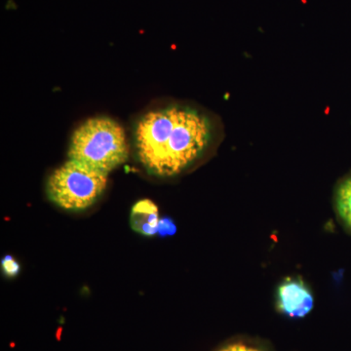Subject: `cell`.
I'll list each match as a JSON object with an SVG mask.
<instances>
[{"label": "cell", "mask_w": 351, "mask_h": 351, "mask_svg": "<svg viewBox=\"0 0 351 351\" xmlns=\"http://www.w3.org/2000/svg\"><path fill=\"white\" fill-rule=\"evenodd\" d=\"M215 133L213 122L204 113L171 106L147 113L138 120L136 152L147 172L173 177L189 169L206 154Z\"/></svg>", "instance_id": "1"}, {"label": "cell", "mask_w": 351, "mask_h": 351, "mask_svg": "<svg viewBox=\"0 0 351 351\" xmlns=\"http://www.w3.org/2000/svg\"><path fill=\"white\" fill-rule=\"evenodd\" d=\"M69 158L108 174L128 158L125 132L110 117L88 119L73 134Z\"/></svg>", "instance_id": "2"}, {"label": "cell", "mask_w": 351, "mask_h": 351, "mask_svg": "<svg viewBox=\"0 0 351 351\" xmlns=\"http://www.w3.org/2000/svg\"><path fill=\"white\" fill-rule=\"evenodd\" d=\"M107 182L108 174L69 159L50 176L46 193L62 209L84 211L103 195Z\"/></svg>", "instance_id": "3"}, {"label": "cell", "mask_w": 351, "mask_h": 351, "mask_svg": "<svg viewBox=\"0 0 351 351\" xmlns=\"http://www.w3.org/2000/svg\"><path fill=\"white\" fill-rule=\"evenodd\" d=\"M277 308L291 318H302L313 311L314 298L302 279L288 277L277 288Z\"/></svg>", "instance_id": "4"}, {"label": "cell", "mask_w": 351, "mask_h": 351, "mask_svg": "<svg viewBox=\"0 0 351 351\" xmlns=\"http://www.w3.org/2000/svg\"><path fill=\"white\" fill-rule=\"evenodd\" d=\"M158 209L152 201L140 200L132 208L131 228L145 237H152L158 232Z\"/></svg>", "instance_id": "5"}, {"label": "cell", "mask_w": 351, "mask_h": 351, "mask_svg": "<svg viewBox=\"0 0 351 351\" xmlns=\"http://www.w3.org/2000/svg\"><path fill=\"white\" fill-rule=\"evenodd\" d=\"M334 206L339 221L351 234V173L341 178L337 184Z\"/></svg>", "instance_id": "6"}, {"label": "cell", "mask_w": 351, "mask_h": 351, "mask_svg": "<svg viewBox=\"0 0 351 351\" xmlns=\"http://www.w3.org/2000/svg\"><path fill=\"white\" fill-rule=\"evenodd\" d=\"M1 269L6 276L14 277L20 271V265L11 256H5L1 260Z\"/></svg>", "instance_id": "7"}, {"label": "cell", "mask_w": 351, "mask_h": 351, "mask_svg": "<svg viewBox=\"0 0 351 351\" xmlns=\"http://www.w3.org/2000/svg\"><path fill=\"white\" fill-rule=\"evenodd\" d=\"M176 230H177V228H176L174 221L172 219L170 218L160 219L158 225V232H157L159 233V235H161V237L173 235L175 234Z\"/></svg>", "instance_id": "8"}, {"label": "cell", "mask_w": 351, "mask_h": 351, "mask_svg": "<svg viewBox=\"0 0 351 351\" xmlns=\"http://www.w3.org/2000/svg\"><path fill=\"white\" fill-rule=\"evenodd\" d=\"M219 351H263L258 350V348H253V346H249L245 345V343H233L223 348V350Z\"/></svg>", "instance_id": "9"}]
</instances>
